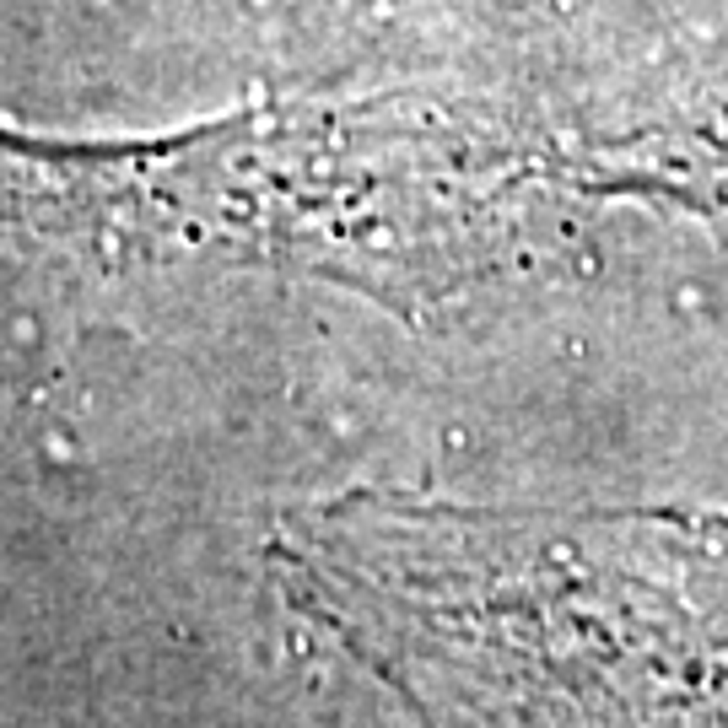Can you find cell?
I'll list each match as a JSON object with an SVG mask.
<instances>
[{
	"instance_id": "cell-1",
	"label": "cell",
	"mask_w": 728,
	"mask_h": 728,
	"mask_svg": "<svg viewBox=\"0 0 728 728\" xmlns=\"http://www.w3.org/2000/svg\"><path fill=\"white\" fill-rule=\"evenodd\" d=\"M454 583L491 728H728V518H470Z\"/></svg>"
}]
</instances>
